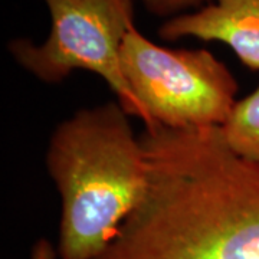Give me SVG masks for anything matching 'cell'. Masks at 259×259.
Segmentation results:
<instances>
[{"instance_id": "obj_1", "label": "cell", "mask_w": 259, "mask_h": 259, "mask_svg": "<svg viewBox=\"0 0 259 259\" xmlns=\"http://www.w3.org/2000/svg\"><path fill=\"white\" fill-rule=\"evenodd\" d=\"M147 185L97 259H259V163L221 127H144Z\"/></svg>"}, {"instance_id": "obj_2", "label": "cell", "mask_w": 259, "mask_h": 259, "mask_svg": "<svg viewBox=\"0 0 259 259\" xmlns=\"http://www.w3.org/2000/svg\"><path fill=\"white\" fill-rule=\"evenodd\" d=\"M118 101L81 108L51 134L45 164L61 199L58 255L97 259L147 185L146 153Z\"/></svg>"}, {"instance_id": "obj_3", "label": "cell", "mask_w": 259, "mask_h": 259, "mask_svg": "<svg viewBox=\"0 0 259 259\" xmlns=\"http://www.w3.org/2000/svg\"><path fill=\"white\" fill-rule=\"evenodd\" d=\"M120 64L144 112V127H222L238 102L235 75L207 49L161 47L134 26Z\"/></svg>"}, {"instance_id": "obj_4", "label": "cell", "mask_w": 259, "mask_h": 259, "mask_svg": "<svg viewBox=\"0 0 259 259\" xmlns=\"http://www.w3.org/2000/svg\"><path fill=\"white\" fill-rule=\"evenodd\" d=\"M51 29L35 44L15 37L8 44L13 61L37 81L64 82L71 74L85 71L101 76L117 101L131 117L144 122V112L121 72V49L136 26V0H42Z\"/></svg>"}, {"instance_id": "obj_5", "label": "cell", "mask_w": 259, "mask_h": 259, "mask_svg": "<svg viewBox=\"0 0 259 259\" xmlns=\"http://www.w3.org/2000/svg\"><path fill=\"white\" fill-rule=\"evenodd\" d=\"M157 33L166 42L186 37L219 42L243 66L259 71V0H212L193 12L164 20Z\"/></svg>"}, {"instance_id": "obj_6", "label": "cell", "mask_w": 259, "mask_h": 259, "mask_svg": "<svg viewBox=\"0 0 259 259\" xmlns=\"http://www.w3.org/2000/svg\"><path fill=\"white\" fill-rule=\"evenodd\" d=\"M221 130L233 151L259 163V85L249 95L238 100Z\"/></svg>"}, {"instance_id": "obj_7", "label": "cell", "mask_w": 259, "mask_h": 259, "mask_svg": "<svg viewBox=\"0 0 259 259\" xmlns=\"http://www.w3.org/2000/svg\"><path fill=\"white\" fill-rule=\"evenodd\" d=\"M140 2L150 15L171 19L202 8L212 0H136Z\"/></svg>"}, {"instance_id": "obj_8", "label": "cell", "mask_w": 259, "mask_h": 259, "mask_svg": "<svg viewBox=\"0 0 259 259\" xmlns=\"http://www.w3.org/2000/svg\"><path fill=\"white\" fill-rule=\"evenodd\" d=\"M32 259H55L56 252L52 246V243L47 239H39L32 248L30 253Z\"/></svg>"}]
</instances>
